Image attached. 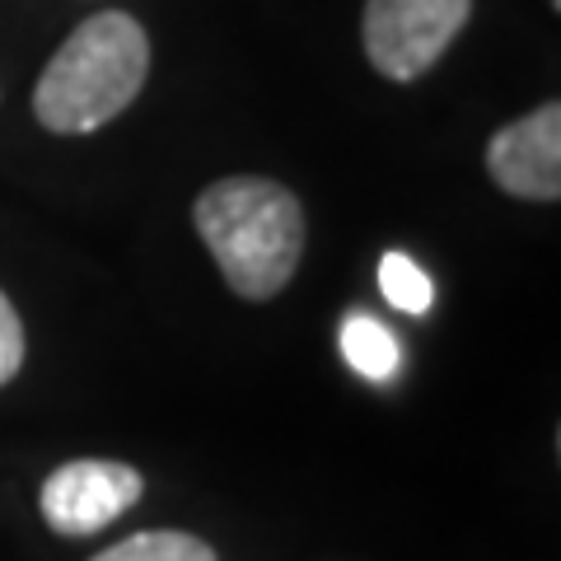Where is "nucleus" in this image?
<instances>
[{
  "instance_id": "obj_1",
  "label": "nucleus",
  "mask_w": 561,
  "mask_h": 561,
  "mask_svg": "<svg viewBox=\"0 0 561 561\" xmlns=\"http://www.w3.org/2000/svg\"><path fill=\"white\" fill-rule=\"evenodd\" d=\"M197 234L243 300H272L305 257V206L272 179H220L192 206Z\"/></svg>"
},
{
  "instance_id": "obj_2",
  "label": "nucleus",
  "mask_w": 561,
  "mask_h": 561,
  "mask_svg": "<svg viewBox=\"0 0 561 561\" xmlns=\"http://www.w3.org/2000/svg\"><path fill=\"white\" fill-rule=\"evenodd\" d=\"M150 76V38L127 10L84 20L33 90V113L57 136H90L131 108Z\"/></svg>"
},
{
  "instance_id": "obj_3",
  "label": "nucleus",
  "mask_w": 561,
  "mask_h": 561,
  "mask_svg": "<svg viewBox=\"0 0 561 561\" xmlns=\"http://www.w3.org/2000/svg\"><path fill=\"white\" fill-rule=\"evenodd\" d=\"M472 0H365V57L383 80L426 76L463 33Z\"/></svg>"
},
{
  "instance_id": "obj_4",
  "label": "nucleus",
  "mask_w": 561,
  "mask_h": 561,
  "mask_svg": "<svg viewBox=\"0 0 561 561\" xmlns=\"http://www.w3.org/2000/svg\"><path fill=\"white\" fill-rule=\"evenodd\" d=\"M140 472L117 459H70L43 482V519L61 538H90L108 529L140 501Z\"/></svg>"
},
{
  "instance_id": "obj_5",
  "label": "nucleus",
  "mask_w": 561,
  "mask_h": 561,
  "mask_svg": "<svg viewBox=\"0 0 561 561\" xmlns=\"http://www.w3.org/2000/svg\"><path fill=\"white\" fill-rule=\"evenodd\" d=\"M491 183L524 202H557L561 197V103L524 113L501 127L486 146Z\"/></svg>"
},
{
  "instance_id": "obj_6",
  "label": "nucleus",
  "mask_w": 561,
  "mask_h": 561,
  "mask_svg": "<svg viewBox=\"0 0 561 561\" xmlns=\"http://www.w3.org/2000/svg\"><path fill=\"white\" fill-rule=\"evenodd\" d=\"M90 561H220L216 548L197 534H183V529H146V534H131L103 548Z\"/></svg>"
},
{
  "instance_id": "obj_7",
  "label": "nucleus",
  "mask_w": 561,
  "mask_h": 561,
  "mask_svg": "<svg viewBox=\"0 0 561 561\" xmlns=\"http://www.w3.org/2000/svg\"><path fill=\"white\" fill-rule=\"evenodd\" d=\"M342 356L356 365L365 379H389L398 370V342L370 313H351L342 323Z\"/></svg>"
},
{
  "instance_id": "obj_8",
  "label": "nucleus",
  "mask_w": 561,
  "mask_h": 561,
  "mask_svg": "<svg viewBox=\"0 0 561 561\" xmlns=\"http://www.w3.org/2000/svg\"><path fill=\"white\" fill-rule=\"evenodd\" d=\"M379 290H383V300H389L393 309H402V313H426L431 300H435L431 276L421 272L408 253H383V262H379Z\"/></svg>"
},
{
  "instance_id": "obj_9",
  "label": "nucleus",
  "mask_w": 561,
  "mask_h": 561,
  "mask_svg": "<svg viewBox=\"0 0 561 561\" xmlns=\"http://www.w3.org/2000/svg\"><path fill=\"white\" fill-rule=\"evenodd\" d=\"M20 365H24V323L5 300V290H0V389L20 375Z\"/></svg>"
},
{
  "instance_id": "obj_10",
  "label": "nucleus",
  "mask_w": 561,
  "mask_h": 561,
  "mask_svg": "<svg viewBox=\"0 0 561 561\" xmlns=\"http://www.w3.org/2000/svg\"><path fill=\"white\" fill-rule=\"evenodd\" d=\"M552 10H561V0H552Z\"/></svg>"
}]
</instances>
